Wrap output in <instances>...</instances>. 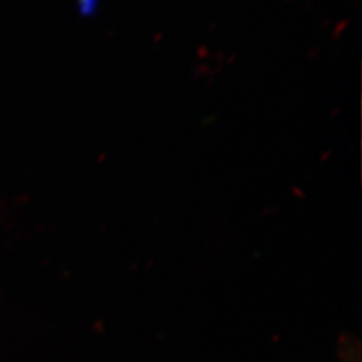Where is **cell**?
Wrapping results in <instances>:
<instances>
[{"label":"cell","mask_w":362,"mask_h":362,"mask_svg":"<svg viewBox=\"0 0 362 362\" xmlns=\"http://www.w3.org/2000/svg\"><path fill=\"white\" fill-rule=\"evenodd\" d=\"M98 6V0H81V11L85 15L95 13Z\"/></svg>","instance_id":"6da1fadb"}]
</instances>
